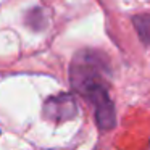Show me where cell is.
I'll return each instance as SVG.
<instances>
[{"label": "cell", "instance_id": "3957f363", "mask_svg": "<svg viewBox=\"0 0 150 150\" xmlns=\"http://www.w3.org/2000/svg\"><path fill=\"white\" fill-rule=\"evenodd\" d=\"M132 24L137 36L145 45H150V15H136L132 16Z\"/></svg>", "mask_w": 150, "mask_h": 150}, {"label": "cell", "instance_id": "7a4b0ae2", "mask_svg": "<svg viewBox=\"0 0 150 150\" xmlns=\"http://www.w3.org/2000/svg\"><path fill=\"white\" fill-rule=\"evenodd\" d=\"M79 108L71 94H60L50 97L44 105V116L53 123L68 121L78 115Z\"/></svg>", "mask_w": 150, "mask_h": 150}, {"label": "cell", "instance_id": "6da1fadb", "mask_svg": "<svg viewBox=\"0 0 150 150\" xmlns=\"http://www.w3.org/2000/svg\"><path fill=\"white\" fill-rule=\"evenodd\" d=\"M108 62L97 50H79L69 66L71 86L94 107L95 121L103 131L116 126V111L108 94Z\"/></svg>", "mask_w": 150, "mask_h": 150}]
</instances>
